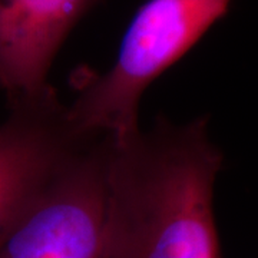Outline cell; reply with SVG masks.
<instances>
[{
    "label": "cell",
    "mask_w": 258,
    "mask_h": 258,
    "mask_svg": "<svg viewBox=\"0 0 258 258\" xmlns=\"http://www.w3.org/2000/svg\"><path fill=\"white\" fill-rule=\"evenodd\" d=\"M222 154L207 119L108 137L98 258H221L214 185Z\"/></svg>",
    "instance_id": "obj_1"
},
{
    "label": "cell",
    "mask_w": 258,
    "mask_h": 258,
    "mask_svg": "<svg viewBox=\"0 0 258 258\" xmlns=\"http://www.w3.org/2000/svg\"><path fill=\"white\" fill-rule=\"evenodd\" d=\"M232 0H145L128 25L105 74L79 68L78 96L66 116L83 138H125L139 131V102L158 76L221 20Z\"/></svg>",
    "instance_id": "obj_2"
},
{
    "label": "cell",
    "mask_w": 258,
    "mask_h": 258,
    "mask_svg": "<svg viewBox=\"0 0 258 258\" xmlns=\"http://www.w3.org/2000/svg\"><path fill=\"white\" fill-rule=\"evenodd\" d=\"M108 137L88 141L0 231V258H98Z\"/></svg>",
    "instance_id": "obj_3"
},
{
    "label": "cell",
    "mask_w": 258,
    "mask_h": 258,
    "mask_svg": "<svg viewBox=\"0 0 258 258\" xmlns=\"http://www.w3.org/2000/svg\"><path fill=\"white\" fill-rule=\"evenodd\" d=\"M0 125V231L56 169L93 138L71 128L56 92L10 105Z\"/></svg>",
    "instance_id": "obj_4"
},
{
    "label": "cell",
    "mask_w": 258,
    "mask_h": 258,
    "mask_svg": "<svg viewBox=\"0 0 258 258\" xmlns=\"http://www.w3.org/2000/svg\"><path fill=\"white\" fill-rule=\"evenodd\" d=\"M102 0H0V91L9 103L55 89L47 74L64 39Z\"/></svg>",
    "instance_id": "obj_5"
}]
</instances>
